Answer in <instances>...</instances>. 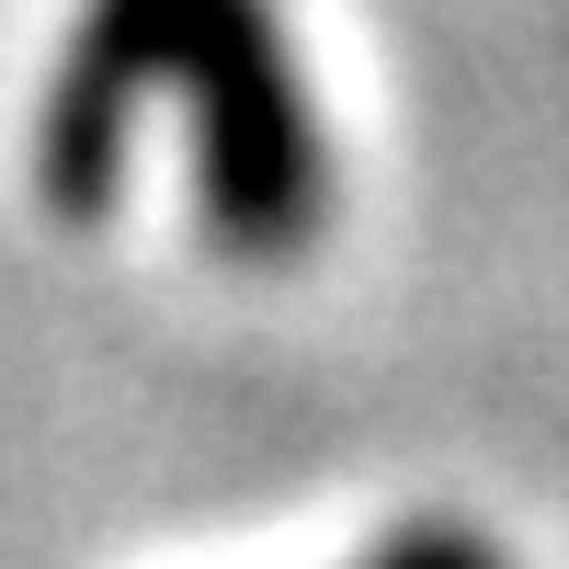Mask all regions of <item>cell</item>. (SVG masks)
<instances>
[{"mask_svg":"<svg viewBox=\"0 0 569 569\" xmlns=\"http://www.w3.org/2000/svg\"><path fill=\"white\" fill-rule=\"evenodd\" d=\"M137 91L194 103L217 240L284 251L319 217V137L297 103V69H284L273 0H91L58 58V103H46V206L58 217H91L114 194Z\"/></svg>","mask_w":569,"mask_h":569,"instance_id":"6da1fadb","label":"cell"},{"mask_svg":"<svg viewBox=\"0 0 569 569\" xmlns=\"http://www.w3.org/2000/svg\"><path fill=\"white\" fill-rule=\"evenodd\" d=\"M376 569H490V558H467L456 536H410V547H388Z\"/></svg>","mask_w":569,"mask_h":569,"instance_id":"7a4b0ae2","label":"cell"}]
</instances>
